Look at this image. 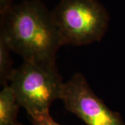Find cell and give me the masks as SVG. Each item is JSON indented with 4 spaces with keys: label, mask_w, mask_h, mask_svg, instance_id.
Returning a JSON list of instances; mask_svg holds the SVG:
<instances>
[{
    "label": "cell",
    "mask_w": 125,
    "mask_h": 125,
    "mask_svg": "<svg viewBox=\"0 0 125 125\" xmlns=\"http://www.w3.org/2000/svg\"><path fill=\"white\" fill-rule=\"evenodd\" d=\"M52 13L62 45L100 41L109 25V13L98 0H60Z\"/></svg>",
    "instance_id": "3957f363"
},
{
    "label": "cell",
    "mask_w": 125,
    "mask_h": 125,
    "mask_svg": "<svg viewBox=\"0 0 125 125\" xmlns=\"http://www.w3.org/2000/svg\"><path fill=\"white\" fill-rule=\"evenodd\" d=\"M11 49L5 40L0 36V84L1 86L9 85L11 76L15 68L13 67Z\"/></svg>",
    "instance_id": "8992f818"
},
{
    "label": "cell",
    "mask_w": 125,
    "mask_h": 125,
    "mask_svg": "<svg viewBox=\"0 0 125 125\" xmlns=\"http://www.w3.org/2000/svg\"><path fill=\"white\" fill-rule=\"evenodd\" d=\"M31 122L32 125H61L55 122L54 119L51 117L50 114L46 116L31 119Z\"/></svg>",
    "instance_id": "52a82bcc"
},
{
    "label": "cell",
    "mask_w": 125,
    "mask_h": 125,
    "mask_svg": "<svg viewBox=\"0 0 125 125\" xmlns=\"http://www.w3.org/2000/svg\"><path fill=\"white\" fill-rule=\"evenodd\" d=\"M61 100L67 111L87 125H125L120 113L108 107L80 72L65 83Z\"/></svg>",
    "instance_id": "277c9868"
},
{
    "label": "cell",
    "mask_w": 125,
    "mask_h": 125,
    "mask_svg": "<svg viewBox=\"0 0 125 125\" xmlns=\"http://www.w3.org/2000/svg\"><path fill=\"white\" fill-rule=\"evenodd\" d=\"M0 36L24 61H56L62 46L52 13L40 0L13 4L1 14Z\"/></svg>",
    "instance_id": "6da1fadb"
},
{
    "label": "cell",
    "mask_w": 125,
    "mask_h": 125,
    "mask_svg": "<svg viewBox=\"0 0 125 125\" xmlns=\"http://www.w3.org/2000/svg\"><path fill=\"white\" fill-rule=\"evenodd\" d=\"M20 106L10 85L4 86L0 93V125H18Z\"/></svg>",
    "instance_id": "5b68a950"
},
{
    "label": "cell",
    "mask_w": 125,
    "mask_h": 125,
    "mask_svg": "<svg viewBox=\"0 0 125 125\" xmlns=\"http://www.w3.org/2000/svg\"><path fill=\"white\" fill-rule=\"evenodd\" d=\"M9 83L20 107L31 119L49 115L52 103L61 99L65 84L56 61H24Z\"/></svg>",
    "instance_id": "7a4b0ae2"
},
{
    "label": "cell",
    "mask_w": 125,
    "mask_h": 125,
    "mask_svg": "<svg viewBox=\"0 0 125 125\" xmlns=\"http://www.w3.org/2000/svg\"><path fill=\"white\" fill-rule=\"evenodd\" d=\"M22 125V123H20V124H19V125Z\"/></svg>",
    "instance_id": "ba28073f"
}]
</instances>
